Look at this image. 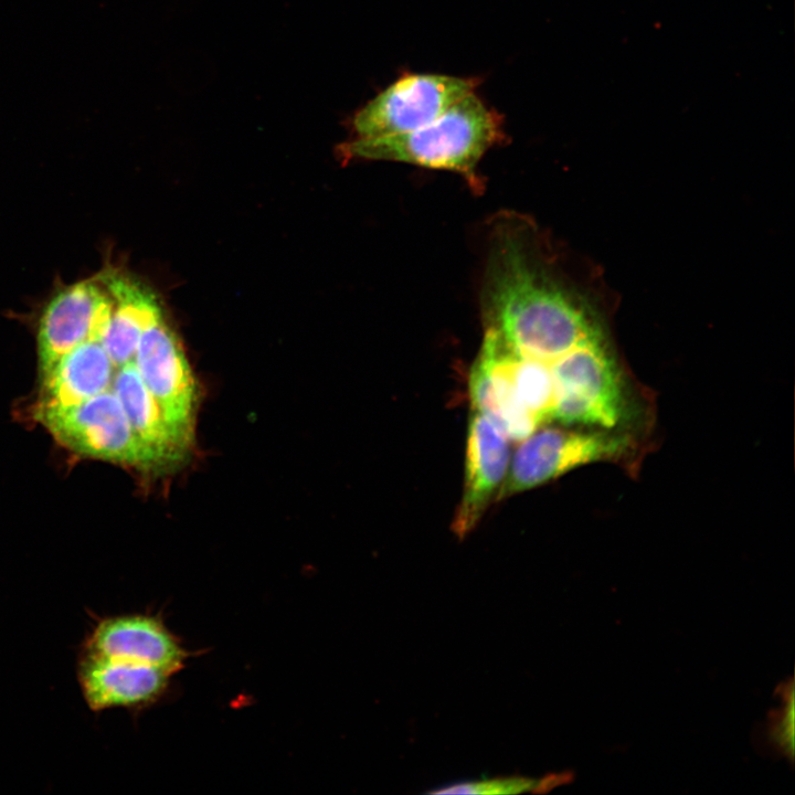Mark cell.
<instances>
[{
	"label": "cell",
	"instance_id": "3957f363",
	"mask_svg": "<svg viewBox=\"0 0 795 795\" xmlns=\"http://www.w3.org/2000/svg\"><path fill=\"white\" fill-rule=\"evenodd\" d=\"M516 449L499 498L515 495L593 463H621L636 451L635 439L617 431L544 427Z\"/></svg>",
	"mask_w": 795,
	"mask_h": 795
},
{
	"label": "cell",
	"instance_id": "4fadbf2b",
	"mask_svg": "<svg viewBox=\"0 0 795 795\" xmlns=\"http://www.w3.org/2000/svg\"><path fill=\"white\" fill-rule=\"evenodd\" d=\"M113 298L110 320L102 340L115 368L134 360L142 333L162 316L157 296L132 276L99 275Z\"/></svg>",
	"mask_w": 795,
	"mask_h": 795
},
{
	"label": "cell",
	"instance_id": "5b68a950",
	"mask_svg": "<svg viewBox=\"0 0 795 795\" xmlns=\"http://www.w3.org/2000/svg\"><path fill=\"white\" fill-rule=\"evenodd\" d=\"M478 85L477 77L405 73L352 115V138L415 130L442 116Z\"/></svg>",
	"mask_w": 795,
	"mask_h": 795
},
{
	"label": "cell",
	"instance_id": "5bb4252c",
	"mask_svg": "<svg viewBox=\"0 0 795 795\" xmlns=\"http://www.w3.org/2000/svg\"><path fill=\"white\" fill-rule=\"evenodd\" d=\"M114 368L102 341L82 343L43 375L45 399L41 404L71 406L110 390Z\"/></svg>",
	"mask_w": 795,
	"mask_h": 795
},
{
	"label": "cell",
	"instance_id": "9c48e42d",
	"mask_svg": "<svg viewBox=\"0 0 795 795\" xmlns=\"http://www.w3.org/2000/svg\"><path fill=\"white\" fill-rule=\"evenodd\" d=\"M81 651L155 666L171 675L189 656L159 617L138 613L96 618Z\"/></svg>",
	"mask_w": 795,
	"mask_h": 795
},
{
	"label": "cell",
	"instance_id": "ba28073f",
	"mask_svg": "<svg viewBox=\"0 0 795 795\" xmlns=\"http://www.w3.org/2000/svg\"><path fill=\"white\" fill-rule=\"evenodd\" d=\"M170 677L155 666L85 651L76 664L81 695L93 712L148 707L165 695Z\"/></svg>",
	"mask_w": 795,
	"mask_h": 795
},
{
	"label": "cell",
	"instance_id": "9a60e30c",
	"mask_svg": "<svg viewBox=\"0 0 795 795\" xmlns=\"http://www.w3.org/2000/svg\"><path fill=\"white\" fill-rule=\"evenodd\" d=\"M572 778L566 772L548 774L539 780L528 776H497L451 784L431 791L432 794L498 795L526 792L545 793Z\"/></svg>",
	"mask_w": 795,
	"mask_h": 795
},
{
	"label": "cell",
	"instance_id": "2e32d148",
	"mask_svg": "<svg viewBox=\"0 0 795 795\" xmlns=\"http://www.w3.org/2000/svg\"><path fill=\"white\" fill-rule=\"evenodd\" d=\"M783 692V704L771 717L767 740L772 748L789 761L794 759V688L793 681L786 683Z\"/></svg>",
	"mask_w": 795,
	"mask_h": 795
},
{
	"label": "cell",
	"instance_id": "7c38bea8",
	"mask_svg": "<svg viewBox=\"0 0 795 795\" xmlns=\"http://www.w3.org/2000/svg\"><path fill=\"white\" fill-rule=\"evenodd\" d=\"M117 369L110 389L135 433L152 454L158 468L173 466L183 459L191 442L168 421L145 385L134 360Z\"/></svg>",
	"mask_w": 795,
	"mask_h": 795
},
{
	"label": "cell",
	"instance_id": "30bf717a",
	"mask_svg": "<svg viewBox=\"0 0 795 795\" xmlns=\"http://www.w3.org/2000/svg\"><path fill=\"white\" fill-rule=\"evenodd\" d=\"M508 438L478 412L467 431L463 496L452 529L464 539L477 524L500 489L509 468Z\"/></svg>",
	"mask_w": 795,
	"mask_h": 795
},
{
	"label": "cell",
	"instance_id": "8992f818",
	"mask_svg": "<svg viewBox=\"0 0 795 795\" xmlns=\"http://www.w3.org/2000/svg\"><path fill=\"white\" fill-rule=\"evenodd\" d=\"M113 298L100 276L60 290L46 305L39 324L38 357L44 375L65 353L88 341H102Z\"/></svg>",
	"mask_w": 795,
	"mask_h": 795
},
{
	"label": "cell",
	"instance_id": "8fae6325",
	"mask_svg": "<svg viewBox=\"0 0 795 795\" xmlns=\"http://www.w3.org/2000/svg\"><path fill=\"white\" fill-rule=\"evenodd\" d=\"M495 331L486 328L469 375V395L476 412L510 441L521 442L540 424L518 402Z\"/></svg>",
	"mask_w": 795,
	"mask_h": 795
},
{
	"label": "cell",
	"instance_id": "277c9868",
	"mask_svg": "<svg viewBox=\"0 0 795 795\" xmlns=\"http://www.w3.org/2000/svg\"><path fill=\"white\" fill-rule=\"evenodd\" d=\"M36 418L67 448L102 460L158 468L112 390L71 406L40 404Z\"/></svg>",
	"mask_w": 795,
	"mask_h": 795
},
{
	"label": "cell",
	"instance_id": "6da1fadb",
	"mask_svg": "<svg viewBox=\"0 0 795 795\" xmlns=\"http://www.w3.org/2000/svg\"><path fill=\"white\" fill-rule=\"evenodd\" d=\"M502 116L475 94L466 95L430 124L403 134L352 138L339 147L344 160H386L460 173L481 184L476 168L505 137Z\"/></svg>",
	"mask_w": 795,
	"mask_h": 795
},
{
	"label": "cell",
	"instance_id": "52a82bcc",
	"mask_svg": "<svg viewBox=\"0 0 795 795\" xmlns=\"http://www.w3.org/2000/svg\"><path fill=\"white\" fill-rule=\"evenodd\" d=\"M134 362L168 421L191 442L197 384L182 346L163 316L142 333Z\"/></svg>",
	"mask_w": 795,
	"mask_h": 795
},
{
	"label": "cell",
	"instance_id": "7a4b0ae2",
	"mask_svg": "<svg viewBox=\"0 0 795 795\" xmlns=\"http://www.w3.org/2000/svg\"><path fill=\"white\" fill-rule=\"evenodd\" d=\"M552 420L616 431L628 414L626 386L606 336L583 343L551 362Z\"/></svg>",
	"mask_w": 795,
	"mask_h": 795
}]
</instances>
